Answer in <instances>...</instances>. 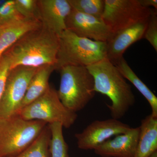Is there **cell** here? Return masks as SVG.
<instances>
[{"instance_id": "6da1fadb", "label": "cell", "mask_w": 157, "mask_h": 157, "mask_svg": "<svg viewBox=\"0 0 157 157\" xmlns=\"http://www.w3.org/2000/svg\"><path fill=\"white\" fill-rule=\"evenodd\" d=\"M59 36L42 26L24 35L6 52L11 61V69L18 66L39 68L45 65L56 67Z\"/></svg>"}, {"instance_id": "7a4b0ae2", "label": "cell", "mask_w": 157, "mask_h": 157, "mask_svg": "<svg viewBox=\"0 0 157 157\" xmlns=\"http://www.w3.org/2000/svg\"><path fill=\"white\" fill-rule=\"evenodd\" d=\"M86 68L94 78V91L111 100V105H107L112 118L119 120L123 117L135 104L131 85L107 58Z\"/></svg>"}, {"instance_id": "3957f363", "label": "cell", "mask_w": 157, "mask_h": 157, "mask_svg": "<svg viewBox=\"0 0 157 157\" xmlns=\"http://www.w3.org/2000/svg\"><path fill=\"white\" fill-rule=\"evenodd\" d=\"M57 94L62 104L75 113L86 107L95 95L93 76L86 67L68 65L59 70Z\"/></svg>"}, {"instance_id": "277c9868", "label": "cell", "mask_w": 157, "mask_h": 157, "mask_svg": "<svg viewBox=\"0 0 157 157\" xmlns=\"http://www.w3.org/2000/svg\"><path fill=\"white\" fill-rule=\"evenodd\" d=\"M59 41L57 70L68 65L86 67L107 58V42L78 36L68 30Z\"/></svg>"}, {"instance_id": "5b68a950", "label": "cell", "mask_w": 157, "mask_h": 157, "mask_svg": "<svg viewBox=\"0 0 157 157\" xmlns=\"http://www.w3.org/2000/svg\"><path fill=\"white\" fill-rule=\"evenodd\" d=\"M47 124L15 115L0 120V157L19 153L35 141Z\"/></svg>"}, {"instance_id": "8992f818", "label": "cell", "mask_w": 157, "mask_h": 157, "mask_svg": "<svg viewBox=\"0 0 157 157\" xmlns=\"http://www.w3.org/2000/svg\"><path fill=\"white\" fill-rule=\"evenodd\" d=\"M16 115L26 120L42 121L48 124L59 123L66 128L72 126L77 117L76 113L62 104L57 91L51 86L40 98L20 109Z\"/></svg>"}, {"instance_id": "52a82bcc", "label": "cell", "mask_w": 157, "mask_h": 157, "mask_svg": "<svg viewBox=\"0 0 157 157\" xmlns=\"http://www.w3.org/2000/svg\"><path fill=\"white\" fill-rule=\"evenodd\" d=\"M102 19L113 34L147 20L151 9L140 5L139 0H104Z\"/></svg>"}, {"instance_id": "ba28073f", "label": "cell", "mask_w": 157, "mask_h": 157, "mask_svg": "<svg viewBox=\"0 0 157 157\" xmlns=\"http://www.w3.org/2000/svg\"><path fill=\"white\" fill-rule=\"evenodd\" d=\"M38 68L18 66L10 70L0 101V120L17 114Z\"/></svg>"}, {"instance_id": "9c48e42d", "label": "cell", "mask_w": 157, "mask_h": 157, "mask_svg": "<svg viewBox=\"0 0 157 157\" xmlns=\"http://www.w3.org/2000/svg\"><path fill=\"white\" fill-rule=\"evenodd\" d=\"M131 128L127 124L112 118L106 120L95 121L81 133L75 134V137L77 146L80 149L94 150L113 136L125 133Z\"/></svg>"}, {"instance_id": "30bf717a", "label": "cell", "mask_w": 157, "mask_h": 157, "mask_svg": "<svg viewBox=\"0 0 157 157\" xmlns=\"http://www.w3.org/2000/svg\"><path fill=\"white\" fill-rule=\"evenodd\" d=\"M67 30L78 36L108 42L113 33L102 18L81 13L72 9L66 21Z\"/></svg>"}, {"instance_id": "8fae6325", "label": "cell", "mask_w": 157, "mask_h": 157, "mask_svg": "<svg viewBox=\"0 0 157 157\" xmlns=\"http://www.w3.org/2000/svg\"><path fill=\"white\" fill-rule=\"evenodd\" d=\"M42 26L59 36L67 30L66 21L72 10L68 0H38Z\"/></svg>"}, {"instance_id": "7c38bea8", "label": "cell", "mask_w": 157, "mask_h": 157, "mask_svg": "<svg viewBox=\"0 0 157 157\" xmlns=\"http://www.w3.org/2000/svg\"><path fill=\"white\" fill-rule=\"evenodd\" d=\"M140 128H132L110 138L94 150L102 157H134L139 139Z\"/></svg>"}, {"instance_id": "4fadbf2b", "label": "cell", "mask_w": 157, "mask_h": 157, "mask_svg": "<svg viewBox=\"0 0 157 157\" xmlns=\"http://www.w3.org/2000/svg\"><path fill=\"white\" fill-rule=\"evenodd\" d=\"M148 20L137 23L113 34L107 42V58L114 64L122 58L127 48L143 39Z\"/></svg>"}, {"instance_id": "5bb4252c", "label": "cell", "mask_w": 157, "mask_h": 157, "mask_svg": "<svg viewBox=\"0 0 157 157\" xmlns=\"http://www.w3.org/2000/svg\"><path fill=\"white\" fill-rule=\"evenodd\" d=\"M42 26L38 20L24 17L0 26V57L24 35Z\"/></svg>"}, {"instance_id": "9a60e30c", "label": "cell", "mask_w": 157, "mask_h": 157, "mask_svg": "<svg viewBox=\"0 0 157 157\" xmlns=\"http://www.w3.org/2000/svg\"><path fill=\"white\" fill-rule=\"evenodd\" d=\"M140 134L134 157H149L157 151V117L150 115L141 121Z\"/></svg>"}, {"instance_id": "2e32d148", "label": "cell", "mask_w": 157, "mask_h": 157, "mask_svg": "<svg viewBox=\"0 0 157 157\" xmlns=\"http://www.w3.org/2000/svg\"><path fill=\"white\" fill-rule=\"evenodd\" d=\"M55 70L56 67L54 65H45L38 68L30 82L20 109L37 100L48 90L50 87L49 78Z\"/></svg>"}, {"instance_id": "e0dca14e", "label": "cell", "mask_w": 157, "mask_h": 157, "mask_svg": "<svg viewBox=\"0 0 157 157\" xmlns=\"http://www.w3.org/2000/svg\"><path fill=\"white\" fill-rule=\"evenodd\" d=\"M114 65L124 78L130 81L146 99L151 107V114L154 117H157L156 96L136 75L124 57Z\"/></svg>"}, {"instance_id": "ac0fdd59", "label": "cell", "mask_w": 157, "mask_h": 157, "mask_svg": "<svg viewBox=\"0 0 157 157\" xmlns=\"http://www.w3.org/2000/svg\"><path fill=\"white\" fill-rule=\"evenodd\" d=\"M50 129L47 125L32 144L17 155L6 157H50L49 144Z\"/></svg>"}, {"instance_id": "d6986e66", "label": "cell", "mask_w": 157, "mask_h": 157, "mask_svg": "<svg viewBox=\"0 0 157 157\" xmlns=\"http://www.w3.org/2000/svg\"><path fill=\"white\" fill-rule=\"evenodd\" d=\"M51 132L50 157H69L68 146L63 135V127L59 123L48 124Z\"/></svg>"}, {"instance_id": "ffe728a7", "label": "cell", "mask_w": 157, "mask_h": 157, "mask_svg": "<svg viewBox=\"0 0 157 157\" xmlns=\"http://www.w3.org/2000/svg\"><path fill=\"white\" fill-rule=\"evenodd\" d=\"M72 9L84 14L102 18L104 0H68Z\"/></svg>"}, {"instance_id": "44dd1931", "label": "cell", "mask_w": 157, "mask_h": 157, "mask_svg": "<svg viewBox=\"0 0 157 157\" xmlns=\"http://www.w3.org/2000/svg\"><path fill=\"white\" fill-rule=\"evenodd\" d=\"M14 3L22 17L40 21L38 0H14Z\"/></svg>"}, {"instance_id": "7402d4cb", "label": "cell", "mask_w": 157, "mask_h": 157, "mask_svg": "<svg viewBox=\"0 0 157 157\" xmlns=\"http://www.w3.org/2000/svg\"><path fill=\"white\" fill-rule=\"evenodd\" d=\"M22 17L16 9L14 0L5 1L0 6V26Z\"/></svg>"}, {"instance_id": "603a6c76", "label": "cell", "mask_w": 157, "mask_h": 157, "mask_svg": "<svg viewBox=\"0 0 157 157\" xmlns=\"http://www.w3.org/2000/svg\"><path fill=\"white\" fill-rule=\"evenodd\" d=\"M143 39L147 40L157 52V11L151 9Z\"/></svg>"}, {"instance_id": "cb8c5ba5", "label": "cell", "mask_w": 157, "mask_h": 157, "mask_svg": "<svg viewBox=\"0 0 157 157\" xmlns=\"http://www.w3.org/2000/svg\"><path fill=\"white\" fill-rule=\"evenodd\" d=\"M11 67V59L9 55L5 52L0 57V101L5 89L6 79Z\"/></svg>"}, {"instance_id": "d4e9b609", "label": "cell", "mask_w": 157, "mask_h": 157, "mask_svg": "<svg viewBox=\"0 0 157 157\" xmlns=\"http://www.w3.org/2000/svg\"><path fill=\"white\" fill-rule=\"evenodd\" d=\"M140 5L146 8L153 7L155 10H157V0H139Z\"/></svg>"}, {"instance_id": "484cf974", "label": "cell", "mask_w": 157, "mask_h": 157, "mask_svg": "<svg viewBox=\"0 0 157 157\" xmlns=\"http://www.w3.org/2000/svg\"><path fill=\"white\" fill-rule=\"evenodd\" d=\"M149 157H157V151L151 155Z\"/></svg>"}]
</instances>
